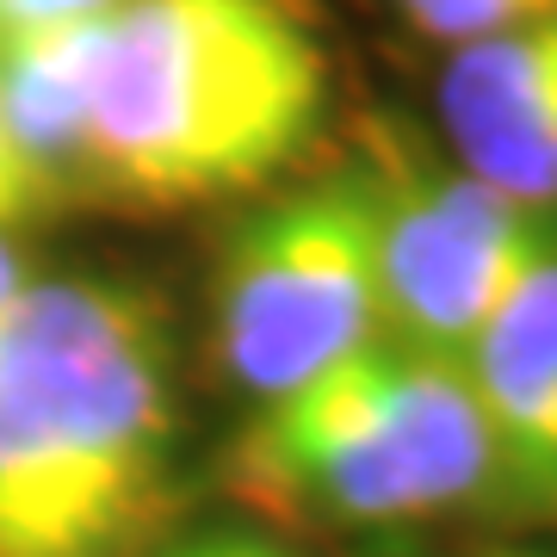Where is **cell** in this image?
<instances>
[{
    "label": "cell",
    "mask_w": 557,
    "mask_h": 557,
    "mask_svg": "<svg viewBox=\"0 0 557 557\" xmlns=\"http://www.w3.org/2000/svg\"><path fill=\"white\" fill-rule=\"evenodd\" d=\"M174 440V341L156 292L32 278L0 322V557H131Z\"/></svg>",
    "instance_id": "obj_1"
},
{
    "label": "cell",
    "mask_w": 557,
    "mask_h": 557,
    "mask_svg": "<svg viewBox=\"0 0 557 557\" xmlns=\"http://www.w3.org/2000/svg\"><path fill=\"white\" fill-rule=\"evenodd\" d=\"M329 57L298 0H112L87 20L94 199L193 211L255 193L317 137Z\"/></svg>",
    "instance_id": "obj_2"
},
{
    "label": "cell",
    "mask_w": 557,
    "mask_h": 557,
    "mask_svg": "<svg viewBox=\"0 0 557 557\" xmlns=\"http://www.w3.org/2000/svg\"><path fill=\"white\" fill-rule=\"evenodd\" d=\"M490 478L496 453L465 359L403 341H366L267 397L230 453V483L248 502L347 527L421 520Z\"/></svg>",
    "instance_id": "obj_3"
},
{
    "label": "cell",
    "mask_w": 557,
    "mask_h": 557,
    "mask_svg": "<svg viewBox=\"0 0 557 557\" xmlns=\"http://www.w3.org/2000/svg\"><path fill=\"white\" fill-rule=\"evenodd\" d=\"M384 329L379 199L366 168L298 186L236 223L218 267V335L230 379L278 397Z\"/></svg>",
    "instance_id": "obj_4"
},
{
    "label": "cell",
    "mask_w": 557,
    "mask_h": 557,
    "mask_svg": "<svg viewBox=\"0 0 557 557\" xmlns=\"http://www.w3.org/2000/svg\"><path fill=\"white\" fill-rule=\"evenodd\" d=\"M379 199L384 329L403 347L465 359L527 267L545 255V211L496 193L471 168H440L416 143H384L366 161Z\"/></svg>",
    "instance_id": "obj_5"
},
{
    "label": "cell",
    "mask_w": 557,
    "mask_h": 557,
    "mask_svg": "<svg viewBox=\"0 0 557 557\" xmlns=\"http://www.w3.org/2000/svg\"><path fill=\"white\" fill-rule=\"evenodd\" d=\"M440 119L458 168L496 193L552 211L557 205V13L502 38L453 50L440 75Z\"/></svg>",
    "instance_id": "obj_6"
},
{
    "label": "cell",
    "mask_w": 557,
    "mask_h": 557,
    "mask_svg": "<svg viewBox=\"0 0 557 557\" xmlns=\"http://www.w3.org/2000/svg\"><path fill=\"white\" fill-rule=\"evenodd\" d=\"M496 478L539 515H557V230L465 354Z\"/></svg>",
    "instance_id": "obj_7"
},
{
    "label": "cell",
    "mask_w": 557,
    "mask_h": 557,
    "mask_svg": "<svg viewBox=\"0 0 557 557\" xmlns=\"http://www.w3.org/2000/svg\"><path fill=\"white\" fill-rule=\"evenodd\" d=\"M0 119L57 193V205H94L87 161V20L0 32Z\"/></svg>",
    "instance_id": "obj_8"
},
{
    "label": "cell",
    "mask_w": 557,
    "mask_h": 557,
    "mask_svg": "<svg viewBox=\"0 0 557 557\" xmlns=\"http://www.w3.org/2000/svg\"><path fill=\"white\" fill-rule=\"evenodd\" d=\"M397 7L416 32L453 44V50L502 38V32H515V25H533V20H545V13H557V0H397Z\"/></svg>",
    "instance_id": "obj_9"
},
{
    "label": "cell",
    "mask_w": 557,
    "mask_h": 557,
    "mask_svg": "<svg viewBox=\"0 0 557 557\" xmlns=\"http://www.w3.org/2000/svg\"><path fill=\"white\" fill-rule=\"evenodd\" d=\"M50 218H62L57 193L38 180V168L25 161V149L13 143V131L0 119V230L7 236H25V230H38Z\"/></svg>",
    "instance_id": "obj_10"
},
{
    "label": "cell",
    "mask_w": 557,
    "mask_h": 557,
    "mask_svg": "<svg viewBox=\"0 0 557 557\" xmlns=\"http://www.w3.org/2000/svg\"><path fill=\"white\" fill-rule=\"evenodd\" d=\"M112 0H0V32H20V25H75L106 13Z\"/></svg>",
    "instance_id": "obj_11"
},
{
    "label": "cell",
    "mask_w": 557,
    "mask_h": 557,
    "mask_svg": "<svg viewBox=\"0 0 557 557\" xmlns=\"http://www.w3.org/2000/svg\"><path fill=\"white\" fill-rule=\"evenodd\" d=\"M168 557H298V552H278V545H267V539L255 533H205L193 539V545H180V552Z\"/></svg>",
    "instance_id": "obj_12"
},
{
    "label": "cell",
    "mask_w": 557,
    "mask_h": 557,
    "mask_svg": "<svg viewBox=\"0 0 557 557\" xmlns=\"http://www.w3.org/2000/svg\"><path fill=\"white\" fill-rule=\"evenodd\" d=\"M25 285H32V260H25L20 236L0 230V322L13 317V304L25 298Z\"/></svg>",
    "instance_id": "obj_13"
},
{
    "label": "cell",
    "mask_w": 557,
    "mask_h": 557,
    "mask_svg": "<svg viewBox=\"0 0 557 557\" xmlns=\"http://www.w3.org/2000/svg\"><path fill=\"white\" fill-rule=\"evenodd\" d=\"M483 557H552V552H483Z\"/></svg>",
    "instance_id": "obj_14"
}]
</instances>
